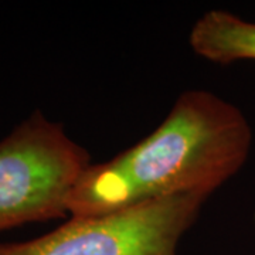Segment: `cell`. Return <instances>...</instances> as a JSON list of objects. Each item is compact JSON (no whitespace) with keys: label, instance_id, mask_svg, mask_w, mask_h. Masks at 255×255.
Here are the masks:
<instances>
[{"label":"cell","instance_id":"1","mask_svg":"<svg viewBox=\"0 0 255 255\" xmlns=\"http://www.w3.org/2000/svg\"><path fill=\"white\" fill-rule=\"evenodd\" d=\"M253 130L244 114L209 91L182 94L145 139L90 164L70 193L71 217H98L177 194L209 197L244 166Z\"/></svg>","mask_w":255,"mask_h":255},{"label":"cell","instance_id":"2","mask_svg":"<svg viewBox=\"0 0 255 255\" xmlns=\"http://www.w3.org/2000/svg\"><path fill=\"white\" fill-rule=\"evenodd\" d=\"M90 153L63 127L34 112L0 140V231L61 219Z\"/></svg>","mask_w":255,"mask_h":255},{"label":"cell","instance_id":"3","mask_svg":"<svg viewBox=\"0 0 255 255\" xmlns=\"http://www.w3.org/2000/svg\"><path fill=\"white\" fill-rule=\"evenodd\" d=\"M177 194L98 217H71L46 236L0 243V255H177L206 201Z\"/></svg>","mask_w":255,"mask_h":255},{"label":"cell","instance_id":"4","mask_svg":"<svg viewBox=\"0 0 255 255\" xmlns=\"http://www.w3.org/2000/svg\"><path fill=\"white\" fill-rule=\"evenodd\" d=\"M189 43L196 54L211 63L255 61V23L224 10H210L194 23Z\"/></svg>","mask_w":255,"mask_h":255}]
</instances>
